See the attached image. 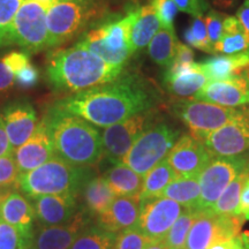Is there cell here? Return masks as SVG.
Instances as JSON below:
<instances>
[{
	"instance_id": "cell-32",
	"label": "cell",
	"mask_w": 249,
	"mask_h": 249,
	"mask_svg": "<svg viewBox=\"0 0 249 249\" xmlns=\"http://www.w3.org/2000/svg\"><path fill=\"white\" fill-rule=\"evenodd\" d=\"M248 178L249 167L238 174V177L224 189L222 195L218 197L211 209L208 210V213L213 214H235L239 202H240L242 189Z\"/></svg>"
},
{
	"instance_id": "cell-27",
	"label": "cell",
	"mask_w": 249,
	"mask_h": 249,
	"mask_svg": "<svg viewBox=\"0 0 249 249\" xmlns=\"http://www.w3.org/2000/svg\"><path fill=\"white\" fill-rule=\"evenodd\" d=\"M249 53V34L235 17L227 15L224 21V34L214 45V55Z\"/></svg>"
},
{
	"instance_id": "cell-12",
	"label": "cell",
	"mask_w": 249,
	"mask_h": 249,
	"mask_svg": "<svg viewBox=\"0 0 249 249\" xmlns=\"http://www.w3.org/2000/svg\"><path fill=\"white\" fill-rule=\"evenodd\" d=\"M245 218L200 211L187 236L186 249H209L218 242L240 234Z\"/></svg>"
},
{
	"instance_id": "cell-42",
	"label": "cell",
	"mask_w": 249,
	"mask_h": 249,
	"mask_svg": "<svg viewBox=\"0 0 249 249\" xmlns=\"http://www.w3.org/2000/svg\"><path fill=\"white\" fill-rule=\"evenodd\" d=\"M1 60L5 62L6 66L12 71L14 75H17L20 71H22L27 65L30 64L29 54L23 51H13L1 57Z\"/></svg>"
},
{
	"instance_id": "cell-46",
	"label": "cell",
	"mask_w": 249,
	"mask_h": 249,
	"mask_svg": "<svg viewBox=\"0 0 249 249\" xmlns=\"http://www.w3.org/2000/svg\"><path fill=\"white\" fill-rule=\"evenodd\" d=\"M14 83L15 75L0 58V92H4L12 88Z\"/></svg>"
},
{
	"instance_id": "cell-18",
	"label": "cell",
	"mask_w": 249,
	"mask_h": 249,
	"mask_svg": "<svg viewBox=\"0 0 249 249\" xmlns=\"http://www.w3.org/2000/svg\"><path fill=\"white\" fill-rule=\"evenodd\" d=\"M195 99L226 107H244L249 99V77L234 76L209 81L196 93Z\"/></svg>"
},
{
	"instance_id": "cell-13",
	"label": "cell",
	"mask_w": 249,
	"mask_h": 249,
	"mask_svg": "<svg viewBox=\"0 0 249 249\" xmlns=\"http://www.w3.org/2000/svg\"><path fill=\"white\" fill-rule=\"evenodd\" d=\"M213 158L203 141L187 133L181 134L166 160L177 178H198Z\"/></svg>"
},
{
	"instance_id": "cell-36",
	"label": "cell",
	"mask_w": 249,
	"mask_h": 249,
	"mask_svg": "<svg viewBox=\"0 0 249 249\" xmlns=\"http://www.w3.org/2000/svg\"><path fill=\"white\" fill-rule=\"evenodd\" d=\"M185 39L187 44L192 48L207 52L209 54H214L213 46L211 45L209 37H208L207 26H205L203 15L193 17L191 24L185 31Z\"/></svg>"
},
{
	"instance_id": "cell-14",
	"label": "cell",
	"mask_w": 249,
	"mask_h": 249,
	"mask_svg": "<svg viewBox=\"0 0 249 249\" xmlns=\"http://www.w3.org/2000/svg\"><path fill=\"white\" fill-rule=\"evenodd\" d=\"M213 157H233L249 151V116L244 110L203 140Z\"/></svg>"
},
{
	"instance_id": "cell-41",
	"label": "cell",
	"mask_w": 249,
	"mask_h": 249,
	"mask_svg": "<svg viewBox=\"0 0 249 249\" xmlns=\"http://www.w3.org/2000/svg\"><path fill=\"white\" fill-rule=\"evenodd\" d=\"M180 12L191 14L192 17L203 15L209 8L208 0H173Z\"/></svg>"
},
{
	"instance_id": "cell-2",
	"label": "cell",
	"mask_w": 249,
	"mask_h": 249,
	"mask_svg": "<svg viewBox=\"0 0 249 249\" xmlns=\"http://www.w3.org/2000/svg\"><path fill=\"white\" fill-rule=\"evenodd\" d=\"M124 71V66L108 64L79 43L51 53L46 65L50 86L71 95L112 82Z\"/></svg>"
},
{
	"instance_id": "cell-3",
	"label": "cell",
	"mask_w": 249,
	"mask_h": 249,
	"mask_svg": "<svg viewBox=\"0 0 249 249\" xmlns=\"http://www.w3.org/2000/svg\"><path fill=\"white\" fill-rule=\"evenodd\" d=\"M44 117L57 157L80 167H91L102 160V134L97 127L54 107Z\"/></svg>"
},
{
	"instance_id": "cell-4",
	"label": "cell",
	"mask_w": 249,
	"mask_h": 249,
	"mask_svg": "<svg viewBox=\"0 0 249 249\" xmlns=\"http://www.w3.org/2000/svg\"><path fill=\"white\" fill-rule=\"evenodd\" d=\"M90 167H80L52 157L36 169L21 173L18 188L31 200L44 195H76L92 177Z\"/></svg>"
},
{
	"instance_id": "cell-28",
	"label": "cell",
	"mask_w": 249,
	"mask_h": 249,
	"mask_svg": "<svg viewBox=\"0 0 249 249\" xmlns=\"http://www.w3.org/2000/svg\"><path fill=\"white\" fill-rule=\"evenodd\" d=\"M116 196H135L141 192L143 177L124 163H117L103 174Z\"/></svg>"
},
{
	"instance_id": "cell-26",
	"label": "cell",
	"mask_w": 249,
	"mask_h": 249,
	"mask_svg": "<svg viewBox=\"0 0 249 249\" xmlns=\"http://www.w3.org/2000/svg\"><path fill=\"white\" fill-rule=\"evenodd\" d=\"M80 194L85 203V211L93 217L104 213L116 198V194L103 176H92L85 183Z\"/></svg>"
},
{
	"instance_id": "cell-20",
	"label": "cell",
	"mask_w": 249,
	"mask_h": 249,
	"mask_svg": "<svg viewBox=\"0 0 249 249\" xmlns=\"http://www.w3.org/2000/svg\"><path fill=\"white\" fill-rule=\"evenodd\" d=\"M165 70L163 85L166 91L174 97L187 98L195 96L209 82L201 64L197 62L180 66L171 65Z\"/></svg>"
},
{
	"instance_id": "cell-37",
	"label": "cell",
	"mask_w": 249,
	"mask_h": 249,
	"mask_svg": "<svg viewBox=\"0 0 249 249\" xmlns=\"http://www.w3.org/2000/svg\"><path fill=\"white\" fill-rule=\"evenodd\" d=\"M34 236L23 234L0 219V249H33Z\"/></svg>"
},
{
	"instance_id": "cell-23",
	"label": "cell",
	"mask_w": 249,
	"mask_h": 249,
	"mask_svg": "<svg viewBox=\"0 0 249 249\" xmlns=\"http://www.w3.org/2000/svg\"><path fill=\"white\" fill-rule=\"evenodd\" d=\"M35 218L34 205L22 193L12 189L0 200V219L14 226L23 234L34 236Z\"/></svg>"
},
{
	"instance_id": "cell-52",
	"label": "cell",
	"mask_w": 249,
	"mask_h": 249,
	"mask_svg": "<svg viewBox=\"0 0 249 249\" xmlns=\"http://www.w3.org/2000/svg\"><path fill=\"white\" fill-rule=\"evenodd\" d=\"M12 191V188H6V187H0V200H1L2 197H4V196L6 195V194H8L9 192Z\"/></svg>"
},
{
	"instance_id": "cell-16",
	"label": "cell",
	"mask_w": 249,
	"mask_h": 249,
	"mask_svg": "<svg viewBox=\"0 0 249 249\" xmlns=\"http://www.w3.org/2000/svg\"><path fill=\"white\" fill-rule=\"evenodd\" d=\"M54 149L45 117L38 121L33 135L22 145L14 149L13 158L20 173L28 172L54 157Z\"/></svg>"
},
{
	"instance_id": "cell-22",
	"label": "cell",
	"mask_w": 249,
	"mask_h": 249,
	"mask_svg": "<svg viewBox=\"0 0 249 249\" xmlns=\"http://www.w3.org/2000/svg\"><path fill=\"white\" fill-rule=\"evenodd\" d=\"M33 202L40 226L65 224L79 213L76 195H44L34 198Z\"/></svg>"
},
{
	"instance_id": "cell-53",
	"label": "cell",
	"mask_w": 249,
	"mask_h": 249,
	"mask_svg": "<svg viewBox=\"0 0 249 249\" xmlns=\"http://www.w3.org/2000/svg\"><path fill=\"white\" fill-rule=\"evenodd\" d=\"M37 1L42 2V4H44V5H46V6H48V7H49V5L51 4L52 0H37Z\"/></svg>"
},
{
	"instance_id": "cell-29",
	"label": "cell",
	"mask_w": 249,
	"mask_h": 249,
	"mask_svg": "<svg viewBox=\"0 0 249 249\" xmlns=\"http://www.w3.org/2000/svg\"><path fill=\"white\" fill-rule=\"evenodd\" d=\"M178 43L179 40L174 33V28L161 26L151 42L149 43V57L158 66L163 68L170 67L176 57Z\"/></svg>"
},
{
	"instance_id": "cell-54",
	"label": "cell",
	"mask_w": 249,
	"mask_h": 249,
	"mask_svg": "<svg viewBox=\"0 0 249 249\" xmlns=\"http://www.w3.org/2000/svg\"><path fill=\"white\" fill-rule=\"evenodd\" d=\"M242 110H244V111L246 112V113H247V114H248V116H249V99H248L247 104H246V107H244V108H242Z\"/></svg>"
},
{
	"instance_id": "cell-25",
	"label": "cell",
	"mask_w": 249,
	"mask_h": 249,
	"mask_svg": "<svg viewBox=\"0 0 249 249\" xmlns=\"http://www.w3.org/2000/svg\"><path fill=\"white\" fill-rule=\"evenodd\" d=\"M160 27L161 22L154 6L151 4L138 6L130 34V45L134 53L149 45Z\"/></svg>"
},
{
	"instance_id": "cell-8",
	"label": "cell",
	"mask_w": 249,
	"mask_h": 249,
	"mask_svg": "<svg viewBox=\"0 0 249 249\" xmlns=\"http://www.w3.org/2000/svg\"><path fill=\"white\" fill-rule=\"evenodd\" d=\"M240 111L236 107H226L192 98H177L170 104V112L174 118L185 124L192 135L201 141L232 120Z\"/></svg>"
},
{
	"instance_id": "cell-49",
	"label": "cell",
	"mask_w": 249,
	"mask_h": 249,
	"mask_svg": "<svg viewBox=\"0 0 249 249\" xmlns=\"http://www.w3.org/2000/svg\"><path fill=\"white\" fill-rule=\"evenodd\" d=\"M235 18H238L241 27L249 34V0H244V2L236 11Z\"/></svg>"
},
{
	"instance_id": "cell-17",
	"label": "cell",
	"mask_w": 249,
	"mask_h": 249,
	"mask_svg": "<svg viewBox=\"0 0 249 249\" xmlns=\"http://www.w3.org/2000/svg\"><path fill=\"white\" fill-rule=\"evenodd\" d=\"M1 117L13 149L22 145L33 135L38 124L35 107L27 99H17L9 103L2 110Z\"/></svg>"
},
{
	"instance_id": "cell-15",
	"label": "cell",
	"mask_w": 249,
	"mask_h": 249,
	"mask_svg": "<svg viewBox=\"0 0 249 249\" xmlns=\"http://www.w3.org/2000/svg\"><path fill=\"white\" fill-rule=\"evenodd\" d=\"M185 210L182 205L164 196L141 202V213L136 227L151 240H164Z\"/></svg>"
},
{
	"instance_id": "cell-48",
	"label": "cell",
	"mask_w": 249,
	"mask_h": 249,
	"mask_svg": "<svg viewBox=\"0 0 249 249\" xmlns=\"http://www.w3.org/2000/svg\"><path fill=\"white\" fill-rule=\"evenodd\" d=\"M13 151L14 149L9 143L7 133H6L5 129L4 120H2L1 113H0V157L13 155Z\"/></svg>"
},
{
	"instance_id": "cell-47",
	"label": "cell",
	"mask_w": 249,
	"mask_h": 249,
	"mask_svg": "<svg viewBox=\"0 0 249 249\" xmlns=\"http://www.w3.org/2000/svg\"><path fill=\"white\" fill-rule=\"evenodd\" d=\"M235 216H241L245 218V220H249V178L245 183L244 189H242L240 202H239Z\"/></svg>"
},
{
	"instance_id": "cell-38",
	"label": "cell",
	"mask_w": 249,
	"mask_h": 249,
	"mask_svg": "<svg viewBox=\"0 0 249 249\" xmlns=\"http://www.w3.org/2000/svg\"><path fill=\"white\" fill-rule=\"evenodd\" d=\"M151 241L154 240L145 236L135 226L118 233L112 249H144Z\"/></svg>"
},
{
	"instance_id": "cell-10",
	"label": "cell",
	"mask_w": 249,
	"mask_h": 249,
	"mask_svg": "<svg viewBox=\"0 0 249 249\" xmlns=\"http://www.w3.org/2000/svg\"><path fill=\"white\" fill-rule=\"evenodd\" d=\"M249 167V154L213 157L198 177L201 195L197 211H208L238 174Z\"/></svg>"
},
{
	"instance_id": "cell-6",
	"label": "cell",
	"mask_w": 249,
	"mask_h": 249,
	"mask_svg": "<svg viewBox=\"0 0 249 249\" xmlns=\"http://www.w3.org/2000/svg\"><path fill=\"white\" fill-rule=\"evenodd\" d=\"M105 15L102 0H52L48 7L49 49L81 37Z\"/></svg>"
},
{
	"instance_id": "cell-5",
	"label": "cell",
	"mask_w": 249,
	"mask_h": 249,
	"mask_svg": "<svg viewBox=\"0 0 249 249\" xmlns=\"http://www.w3.org/2000/svg\"><path fill=\"white\" fill-rule=\"evenodd\" d=\"M136 12L138 6L129 8L124 15H105L89 28L77 43L108 64L124 66L134 53L130 34Z\"/></svg>"
},
{
	"instance_id": "cell-50",
	"label": "cell",
	"mask_w": 249,
	"mask_h": 249,
	"mask_svg": "<svg viewBox=\"0 0 249 249\" xmlns=\"http://www.w3.org/2000/svg\"><path fill=\"white\" fill-rule=\"evenodd\" d=\"M211 2L220 11L230 12L238 7L240 0H211Z\"/></svg>"
},
{
	"instance_id": "cell-44",
	"label": "cell",
	"mask_w": 249,
	"mask_h": 249,
	"mask_svg": "<svg viewBox=\"0 0 249 249\" xmlns=\"http://www.w3.org/2000/svg\"><path fill=\"white\" fill-rule=\"evenodd\" d=\"M209 249H249V234H239L214 244Z\"/></svg>"
},
{
	"instance_id": "cell-34",
	"label": "cell",
	"mask_w": 249,
	"mask_h": 249,
	"mask_svg": "<svg viewBox=\"0 0 249 249\" xmlns=\"http://www.w3.org/2000/svg\"><path fill=\"white\" fill-rule=\"evenodd\" d=\"M197 214L198 211L194 210H185L180 214V217L176 220V223L173 224L169 233L164 238L170 249L185 247L187 236H188V233L191 231L192 225L194 224Z\"/></svg>"
},
{
	"instance_id": "cell-24",
	"label": "cell",
	"mask_w": 249,
	"mask_h": 249,
	"mask_svg": "<svg viewBox=\"0 0 249 249\" xmlns=\"http://www.w3.org/2000/svg\"><path fill=\"white\" fill-rule=\"evenodd\" d=\"M200 64L209 81L225 80L234 76L249 77V53L214 55Z\"/></svg>"
},
{
	"instance_id": "cell-19",
	"label": "cell",
	"mask_w": 249,
	"mask_h": 249,
	"mask_svg": "<svg viewBox=\"0 0 249 249\" xmlns=\"http://www.w3.org/2000/svg\"><path fill=\"white\" fill-rule=\"evenodd\" d=\"M89 217L85 210H79L70 222L40 226L34 233L33 249H70L80 233L89 226Z\"/></svg>"
},
{
	"instance_id": "cell-40",
	"label": "cell",
	"mask_w": 249,
	"mask_h": 249,
	"mask_svg": "<svg viewBox=\"0 0 249 249\" xmlns=\"http://www.w3.org/2000/svg\"><path fill=\"white\" fill-rule=\"evenodd\" d=\"M226 17L227 14L220 13V12L216 11V9H210L204 17L208 37H209L211 45L213 46V50L214 45L219 42V39L222 38L224 34V21H225Z\"/></svg>"
},
{
	"instance_id": "cell-9",
	"label": "cell",
	"mask_w": 249,
	"mask_h": 249,
	"mask_svg": "<svg viewBox=\"0 0 249 249\" xmlns=\"http://www.w3.org/2000/svg\"><path fill=\"white\" fill-rule=\"evenodd\" d=\"M12 44L28 54L49 49L48 6L23 0L12 27Z\"/></svg>"
},
{
	"instance_id": "cell-55",
	"label": "cell",
	"mask_w": 249,
	"mask_h": 249,
	"mask_svg": "<svg viewBox=\"0 0 249 249\" xmlns=\"http://www.w3.org/2000/svg\"><path fill=\"white\" fill-rule=\"evenodd\" d=\"M173 249H186L185 247H180V248H173Z\"/></svg>"
},
{
	"instance_id": "cell-11",
	"label": "cell",
	"mask_w": 249,
	"mask_h": 249,
	"mask_svg": "<svg viewBox=\"0 0 249 249\" xmlns=\"http://www.w3.org/2000/svg\"><path fill=\"white\" fill-rule=\"evenodd\" d=\"M158 118L157 108H152L107 127L102 133L103 157L113 164L123 161L136 140Z\"/></svg>"
},
{
	"instance_id": "cell-39",
	"label": "cell",
	"mask_w": 249,
	"mask_h": 249,
	"mask_svg": "<svg viewBox=\"0 0 249 249\" xmlns=\"http://www.w3.org/2000/svg\"><path fill=\"white\" fill-rule=\"evenodd\" d=\"M20 174L13 155L0 157V187L18 188Z\"/></svg>"
},
{
	"instance_id": "cell-1",
	"label": "cell",
	"mask_w": 249,
	"mask_h": 249,
	"mask_svg": "<svg viewBox=\"0 0 249 249\" xmlns=\"http://www.w3.org/2000/svg\"><path fill=\"white\" fill-rule=\"evenodd\" d=\"M160 93L150 81L139 73L124 71L112 82L71 93L59 99L54 107L92 124L107 127L142 112L157 107Z\"/></svg>"
},
{
	"instance_id": "cell-21",
	"label": "cell",
	"mask_w": 249,
	"mask_h": 249,
	"mask_svg": "<svg viewBox=\"0 0 249 249\" xmlns=\"http://www.w3.org/2000/svg\"><path fill=\"white\" fill-rule=\"evenodd\" d=\"M141 213L140 195L116 196L110 207L97 216L96 225L112 233H118L138 225Z\"/></svg>"
},
{
	"instance_id": "cell-43",
	"label": "cell",
	"mask_w": 249,
	"mask_h": 249,
	"mask_svg": "<svg viewBox=\"0 0 249 249\" xmlns=\"http://www.w3.org/2000/svg\"><path fill=\"white\" fill-rule=\"evenodd\" d=\"M38 75V70L30 62L29 65H27L22 71H20L15 75V83L21 88H30V87L35 86L37 83Z\"/></svg>"
},
{
	"instance_id": "cell-31",
	"label": "cell",
	"mask_w": 249,
	"mask_h": 249,
	"mask_svg": "<svg viewBox=\"0 0 249 249\" xmlns=\"http://www.w3.org/2000/svg\"><path fill=\"white\" fill-rule=\"evenodd\" d=\"M177 178L176 173L167 163L166 158L157 164L154 169L143 177V183L141 192H140V200L141 202L152 200V198L160 197L164 189L171 181Z\"/></svg>"
},
{
	"instance_id": "cell-51",
	"label": "cell",
	"mask_w": 249,
	"mask_h": 249,
	"mask_svg": "<svg viewBox=\"0 0 249 249\" xmlns=\"http://www.w3.org/2000/svg\"><path fill=\"white\" fill-rule=\"evenodd\" d=\"M144 249H170L165 240H154L149 244Z\"/></svg>"
},
{
	"instance_id": "cell-7",
	"label": "cell",
	"mask_w": 249,
	"mask_h": 249,
	"mask_svg": "<svg viewBox=\"0 0 249 249\" xmlns=\"http://www.w3.org/2000/svg\"><path fill=\"white\" fill-rule=\"evenodd\" d=\"M180 136L181 130L178 127L158 118L136 140L121 163L144 177L167 157Z\"/></svg>"
},
{
	"instance_id": "cell-45",
	"label": "cell",
	"mask_w": 249,
	"mask_h": 249,
	"mask_svg": "<svg viewBox=\"0 0 249 249\" xmlns=\"http://www.w3.org/2000/svg\"><path fill=\"white\" fill-rule=\"evenodd\" d=\"M192 62H194V52H193V50L188 45H185L179 42L172 65L180 66V65H188L192 64Z\"/></svg>"
},
{
	"instance_id": "cell-33",
	"label": "cell",
	"mask_w": 249,
	"mask_h": 249,
	"mask_svg": "<svg viewBox=\"0 0 249 249\" xmlns=\"http://www.w3.org/2000/svg\"><path fill=\"white\" fill-rule=\"evenodd\" d=\"M116 239V233L107 231L101 226H87L70 249H112Z\"/></svg>"
},
{
	"instance_id": "cell-35",
	"label": "cell",
	"mask_w": 249,
	"mask_h": 249,
	"mask_svg": "<svg viewBox=\"0 0 249 249\" xmlns=\"http://www.w3.org/2000/svg\"><path fill=\"white\" fill-rule=\"evenodd\" d=\"M23 0H0V49L12 46V27Z\"/></svg>"
},
{
	"instance_id": "cell-30",
	"label": "cell",
	"mask_w": 249,
	"mask_h": 249,
	"mask_svg": "<svg viewBox=\"0 0 249 249\" xmlns=\"http://www.w3.org/2000/svg\"><path fill=\"white\" fill-rule=\"evenodd\" d=\"M201 188L198 178H176L164 189L161 196L176 201L187 210L197 211Z\"/></svg>"
}]
</instances>
